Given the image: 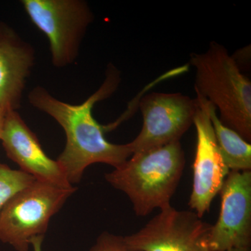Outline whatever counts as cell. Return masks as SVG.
<instances>
[{"label": "cell", "mask_w": 251, "mask_h": 251, "mask_svg": "<svg viewBox=\"0 0 251 251\" xmlns=\"http://www.w3.org/2000/svg\"><path fill=\"white\" fill-rule=\"evenodd\" d=\"M120 82L118 70L109 65L100 88L79 105L61 101L41 87L33 89L28 96L34 108L52 117L65 132V148L56 161L72 185L80 182L86 168L94 163H105L116 168L133 154L129 143L108 142L105 133L109 126L99 125L92 115L95 103L110 97Z\"/></svg>", "instance_id": "obj_1"}, {"label": "cell", "mask_w": 251, "mask_h": 251, "mask_svg": "<svg viewBox=\"0 0 251 251\" xmlns=\"http://www.w3.org/2000/svg\"><path fill=\"white\" fill-rule=\"evenodd\" d=\"M184 166V150L180 141L174 142L133 153L105 178L128 196L137 216H146L171 206Z\"/></svg>", "instance_id": "obj_2"}, {"label": "cell", "mask_w": 251, "mask_h": 251, "mask_svg": "<svg viewBox=\"0 0 251 251\" xmlns=\"http://www.w3.org/2000/svg\"><path fill=\"white\" fill-rule=\"evenodd\" d=\"M196 69L195 90L219 110L220 120L244 140H251V82L227 49L211 43L190 59Z\"/></svg>", "instance_id": "obj_3"}, {"label": "cell", "mask_w": 251, "mask_h": 251, "mask_svg": "<svg viewBox=\"0 0 251 251\" xmlns=\"http://www.w3.org/2000/svg\"><path fill=\"white\" fill-rule=\"evenodd\" d=\"M77 188L35 180L11 198L0 214V242L28 251L33 238L44 236L50 221Z\"/></svg>", "instance_id": "obj_4"}, {"label": "cell", "mask_w": 251, "mask_h": 251, "mask_svg": "<svg viewBox=\"0 0 251 251\" xmlns=\"http://www.w3.org/2000/svg\"><path fill=\"white\" fill-rule=\"evenodd\" d=\"M22 4L31 22L49 39L52 64L59 68L72 64L93 21L87 3L82 0H23Z\"/></svg>", "instance_id": "obj_5"}, {"label": "cell", "mask_w": 251, "mask_h": 251, "mask_svg": "<svg viewBox=\"0 0 251 251\" xmlns=\"http://www.w3.org/2000/svg\"><path fill=\"white\" fill-rule=\"evenodd\" d=\"M197 99L181 93L147 94L140 103L143 123L139 134L129 143L133 153L180 141L193 124Z\"/></svg>", "instance_id": "obj_6"}, {"label": "cell", "mask_w": 251, "mask_h": 251, "mask_svg": "<svg viewBox=\"0 0 251 251\" xmlns=\"http://www.w3.org/2000/svg\"><path fill=\"white\" fill-rule=\"evenodd\" d=\"M210 226L194 211L177 210L171 205L124 240L132 251H210Z\"/></svg>", "instance_id": "obj_7"}, {"label": "cell", "mask_w": 251, "mask_h": 251, "mask_svg": "<svg viewBox=\"0 0 251 251\" xmlns=\"http://www.w3.org/2000/svg\"><path fill=\"white\" fill-rule=\"evenodd\" d=\"M196 99L198 108L193 125L197 133V144L188 205L200 218H202L209 211L230 171L216 142L209 115V102L200 95Z\"/></svg>", "instance_id": "obj_8"}, {"label": "cell", "mask_w": 251, "mask_h": 251, "mask_svg": "<svg viewBox=\"0 0 251 251\" xmlns=\"http://www.w3.org/2000/svg\"><path fill=\"white\" fill-rule=\"evenodd\" d=\"M219 193L221 211L219 219L209 228V251L250 247L251 171L229 172Z\"/></svg>", "instance_id": "obj_9"}, {"label": "cell", "mask_w": 251, "mask_h": 251, "mask_svg": "<svg viewBox=\"0 0 251 251\" xmlns=\"http://www.w3.org/2000/svg\"><path fill=\"white\" fill-rule=\"evenodd\" d=\"M0 140L6 156L20 166L21 171L37 181L62 188L74 186L58 162L46 154L35 133L16 110L6 112Z\"/></svg>", "instance_id": "obj_10"}, {"label": "cell", "mask_w": 251, "mask_h": 251, "mask_svg": "<svg viewBox=\"0 0 251 251\" xmlns=\"http://www.w3.org/2000/svg\"><path fill=\"white\" fill-rule=\"evenodd\" d=\"M32 47L4 23H0V108H19L26 80L34 65Z\"/></svg>", "instance_id": "obj_11"}, {"label": "cell", "mask_w": 251, "mask_h": 251, "mask_svg": "<svg viewBox=\"0 0 251 251\" xmlns=\"http://www.w3.org/2000/svg\"><path fill=\"white\" fill-rule=\"evenodd\" d=\"M209 112L216 142L229 171H251L250 143L224 125L220 120L215 107L209 102Z\"/></svg>", "instance_id": "obj_12"}, {"label": "cell", "mask_w": 251, "mask_h": 251, "mask_svg": "<svg viewBox=\"0 0 251 251\" xmlns=\"http://www.w3.org/2000/svg\"><path fill=\"white\" fill-rule=\"evenodd\" d=\"M35 180L27 173L11 169L0 162V214L11 198Z\"/></svg>", "instance_id": "obj_13"}, {"label": "cell", "mask_w": 251, "mask_h": 251, "mask_svg": "<svg viewBox=\"0 0 251 251\" xmlns=\"http://www.w3.org/2000/svg\"><path fill=\"white\" fill-rule=\"evenodd\" d=\"M89 251H132L127 247L124 237L115 235L109 232H103L95 244Z\"/></svg>", "instance_id": "obj_14"}, {"label": "cell", "mask_w": 251, "mask_h": 251, "mask_svg": "<svg viewBox=\"0 0 251 251\" xmlns=\"http://www.w3.org/2000/svg\"><path fill=\"white\" fill-rule=\"evenodd\" d=\"M44 236H38L33 238L30 242V245L34 251H42V244L44 242Z\"/></svg>", "instance_id": "obj_15"}, {"label": "cell", "mask_w": 251, "mask_h": 251, "mask_svg": "<svg viewBox=\"0 0 251 251\" xmlns=\"http://www.w3.org/2000/svg\"><path fill=\"white\" fill-rule=\"evenodd\" d=\"M7 112L4 109L0 108V138H1V133H2L5 117H6V112Z\"/></svg>", "instance_id": "obj_16"}, {"label": "cell", "mask_w": 251, "mask_h": 251, "mask_svg": "<svg viewBox=\"0 0 251 251\" xmlns=\"http://www.w3.org/2000/svg\"><path fill=\"white\" fill-rule=\"evenodd\" d=\"M228 251H251L250 247L235 248Z\"/></svg>", "instance_id": "obj_17"}]
</instances>
